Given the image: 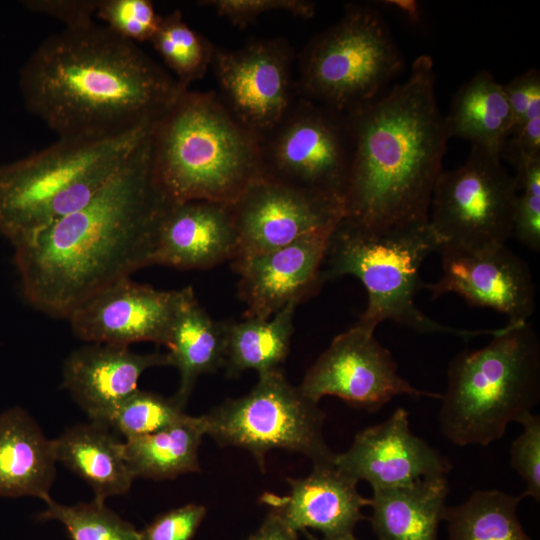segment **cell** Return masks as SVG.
I'll return each instance as SVG.
<instances>
[{
  "instance_id": "cell-16",
  "label": "cell",
  "mask_w": 540,
  "mask_h": 540,
  "mask_svg": "<svg viewBox=\"0 0 540 540\" xmlns=\"http://www.w3.org/2000/svg\"><path fill=\"white\" fill-rule=\"evenodd\" d=\"M180 296L181 289L158 290L126 277L83 302L67 319L74 335L89 343L168 347Z\"/></svg>"
},
{
  "instance_id": "cell-1",
  "label": "cell",
  "mask_w": 540,
  "mask_h": 540,
  "mask_svg": "<svg viewBox=\"0 0 540 540\" xmlns=\"http://www.w3.org/2000/svg\"><path fill=\"white\" fill-rule=\"evenodd\" d=\"M170 203L153 174L150 131L87 204L15 246L28 302L67 318L104 288L151 265L158 225Z\"/></svg>"
},
{
  "instance_id": "cell-2",
  "label": "cell",
  "mask_w": 540,
  "mask_h": 540,
  "mask_svg": "<svg viewBox=\"0 0 540 540\" xmlns=\"http://www.w3.org/2000/svg\"><path fill=\"white\" fill-rule=\"evenodd\" d=\"M27 109L60 139H96L153 125L187 89L105 25L48 36L20 71Z\"/></svg>"
},
{
  "instance_id": "cell-35",
  "label": "cell",
  "mask_w": 540,
  "mask_h": 540,
  "mask_svg": "<svg viewBox=\"0 0 540 540\" xmlns=\"http://www.w3.org/2000/svg\"><path fill=\"white\" fill-rule=\"evenodd\" d=\"M198 3L211 8L218 16L238 27H245L260 15L272 11H282L304 19L315 14V3L305 0H205Z\"/></svg>"
},
{
  "instance_id": "cell-33",
  "label": "cell",
  "mask_w": 540,
  "mask_h": 540,
  "mask_svg": "<svg viewBox=\"0 0 540 540\" xmlns=\"http://www.w3.org/2000/svg\"><path fill=\"white\" fill-rule=\"evenodd\" d=\"M518 195L515 204L513 236L528 249L540 250V157L514 166Z\"/></svg>"
},
{
  "instance_id": "cell-39",
  "label": "cell",
  "mask_w": 540,
  "mask_h": 540,
  "mask_svg": "<svg viewBox=\"0 0 540 540\" xmlns=\"http://www.w3.org/2000/svg\"><path fill=\"white\" fill-rule=\"evenodd\" d=\"M99 0H32L25 5L32 11L54 17L65 28H77L93 23Z\"/></svg>"
},
{
  "instance_id": "cell-13",
  "label": "cell",
  "mask_w": 540,
  "mask_h": 540,
  "mask_svg": "<svg viewBox=\"0 0 540 540\" xmlns=\"http://www.w3.org/2000/svg\"><path fill=\"white\" fill-rule=\"evenodd\" d=\"M292 49L283 39L253 41L238 49L214 48V70L222 102L261 141L294 104Z\"/></svg>"
},
{
  "instance_id": "cell-15",
  "label": "cell",
  "mask_w": 540,
  "mask_h": 540,
  "mask_svg": "<svg viewBox=\"0 0 540 540\" xmlns=\"http://www.w3.org/2000/svg\"><path fill=\"white\" fill-rule=\"evenodd\" d=\"M440 278L425 287L432 299L461 296L471 306L504 314L508 324L528 322L535 311L536 290L528 264L506 244L481 249L441 245Z\"/></svg>"
},
{
  "instance_id": "cell-34",
  "label": "cell",
  "mask_w": 540,
  "mask_h": 540,
  "mask_svg": "<svg viewBox=\"0 0 540 540\" xmlns=\"http://www.w3.org/2000/svg\"><path fill=\"white\" fill-rule=\"evenodd\" d=\"M95 16L111 31L134 43L150 41L162 17L149 0H99Z\"/></svg>"
},
{
  "instance_id": "cell-5",
  "label": "cell",
  "mask_w": 540,
  "mask_h": 540,
  "mask_svg": "<svg viewBox=\"0 0 540 540\" xmlns=\"http://www.w3.org/2000/svg\"><path fill=\"white\" fill-rule=\"evenodd\" d=\"M540 400V342L529 322L507 324L491 341L449 363L438 414L440 431L457 446H487Z\"/></svg>"
},
{
  "instance_id": "cell-18",
  "label": "cell",
  "mask_w": 540,
  "mask_h": 540,
  "mask_svg": "<svg viewBox=\"0 0 540 540\" xmlns=\"http://www.w3.org/2000/svg\"><path fill=\"white\" fill-rule=\"evenodd\" d=\"M335 229L317 231L280 248L232 260L239 275L243 318L268 319L290 303L299 304L322 283V265Z\"/></svg>"
},
{
  "instance_id": "cell-10",
  "label": "cell",
  "mask_w": 540,
  "mask_h": 540,
  "mask_svg": "<svg viewBox=\"0 0 540 540\" xmlns=\"http://www.w3.org/2000/svg\"><path fill=\"white\" fill-rule=\"evenodd\" d=\"M518 186L499 156L472 146L464 164L442 171L435 184L428 223L441 245L481 249L513 236Z\"/></svg>"
},
{
  "instance_id": "cell-29",
  "label": "cell",
  "mask_w": 540,
  "mask_h": 540,
  "mask_svg": "<svg viewBox=\"0 0 540 540\" xmlns=\"http://www.w3.org/2000/svg\"><path fill=\"white\" fill-rule=\"evenodd\" d=\"M523 498L499 490L475 491L463 503L446 507L448 540H532L517 506Z\"/></svg>"
},
{
  "instance_id": "cell-37",
  "label": "cell",
  "mask_w": 540,
  "mask_h": 540,
  "mask_svg": "<svg viewBox=\"0 0 540 540\" xmlns=\"http://www.w3.org/2000/svg\"><path fill=\"white\" fill-rule=\"evenodd\" d=\"M206 515L200 504H186L157 516L140 531L141 540H192Z\"/></svg>"
},
{
  "instance_id": "cell-36",
  "label": "cell",
  "mask_w": 540,
  "mask_h": 540,
  "mask_svg": "<svg viewBox=\"0 0 540 540\" xmlns=\"http://www.w3.org/2000/svg\"><path fill=\"white\" fill-rule=\"evenodd\" d=\"M520 424L522 433L513 441L510 449V466L525 483L522 498L532 497L540 501V416L531 413Z\"/></svg>"
},
{
  "instance_id": "cell-7",
  "label": "cell",
  "mask_w": 540,
  "mask_h": 540,
  "mask_svg": "<svg viewBox=\"0 0 540 540\" xmlns=\"http://www.w3.org/2000/svg\"><path fill=\"white\" fill-rule=\"evenodd\" d=\"M442 242L429 223L383 231L368 230L344 219L333 231L322 270L323 280L351 275L367 292L359 322L375 328L393 321L420 333H446L463 338L495 335L498 329L466 330L441 324L415 303L420 269Z\"/></svg>"
},
{
  "instance_id": "cell-11",
  "label": "cell",
  "mask_w": 540,
  "mask_h": 540,
  "mask_svg": "<svg viewBox=\"0 0 540 540\" xmlns=\"http://www.w3.org/2000/svg\"><path fill=\"white\" fill-rule=\"evenodd\" d=\"M352 149L347 113L302 98L261 141L265 176L343 199Z\"/></svg>"
},
{
  "instance_id": "cell-40",
  "label": "cell",
  "mask_w": 540,
  "mask_h": 540,
  "mask_svg": "<svg viewBox=\"0 0 540 540\" xmlns=\"http://www.w3.org/2000/svg\"><path fill=\"white\" fill-rule=\"evenodd\" d=\"M253 536L255 540H299L297 532L287 527L272 511Z\"/></svg>"
},
{
  "instance_id": "cell-19",
  "label": "cell",
  "mask_w": 540,
  "mask_h": 540,
  "mask_svg": "<svg viewBox=\"0 0 540 540\" xmlns=\"http://www.w3.org/2000/svg\"><path fill=\"white\" fill-rule=\"evenodd\" d=\"M232 204L207 200L170 203L156 233L151 265L209 269L237 253Z\"/></svg>"
},
{
  "instance_id": "cell-23",
  "label": "cell",
  "mask_w": 540,
  "mask_h": 540,
  "mask_svg": "<svg viewBox=\"0 0 540 540\" xmlns=\"http://www.w3.org/2000/svg\"><path fill=\"white\" fill-rule=\"evenodd\" d=\"M57 462L83 479L94 499L105 502L126 494L136 479L127 463L125 443L98 421L75 425L53 439Z\"/></svg>"
},
{
  "instance_id": "cell-6",
  "label": "cell",
  "mask_w": 540,
  "mask_h": 540,
  "mask_svg": "<svg viewBox=\"0 0 540 540\" xmlns=\"http://www.w3.org/2000/svg\"><path fill=\"white\" fill-rule=\"evenodd\" d=\"M153 125L105 138H58L0 165V232L15 247L83 207L127 163Z\"/></svg>"
},
{
  "instance_id": "cell-8",
  "label": "cell",
  "mask_w": 540,
  "mask_h": 540,
  "mask_svg": "<svg viewBox=\"0 0 540 540\" xmlns=\"http://www.w3.org/2000/svg\"><path fill=\"white\" fill-rule=\"evenodd\" d=\"M402 68L381 14L368 5H348L337 23L304 48L295 89L302 99L349 113L377 99Z\"/></svg>"
},
{
  "instance_id": "cell-3",
  "label": "cell",
  "mask_w": 540,
  "mask_h": 540,
  "mask_svg": "<svg viewBox=\"0 0 540 540\" xmlns=\"http://www.w3.org/2000/svg\"><path fill=\"white\" fill-rule=\"evenodd\" d=\"M347 115L353 149L344 220L374 231L427 223L449 140L432 58L417 57L403 83Z\"/></svg>"
},
{
  "instance_id": "cell-17",
  "label": "cell",
  "mask_w": 540,
  "mask_h": 540,
  "mask_svg": "<svg viewBox=\"0 0 540 540\" xmlns=\"http://www.w3.org/2000/svg\"><path fill=\"white\" fill-rule=\"evenodd\" d=\"M333 464L372 490L447 475L451 462L410 429L409 414L397 408L385 421L359 431L350 447L335 454Z\"/></svg>"
},
{
  "instance_id": "cell-12",
  "label": "cell",
  "mask_w": 540,
  "mask_h": 540,
  "mask_svg": "<svg viewBox=\"0 0 540 540\" xmlns=\"http://www.w3.org/2000/svg\"><path fill=\"white\" fill-rule=\"evenodd\" d=\"M361 322L337 335L308 369L301 392L319 403L335 396L349 405L375 412L399 395L441 399L442 394L412 386L398 372L391 352Z\"/></svg>"
},
{
  "instance_id": "cell-30",
  "label": "cell",
  "mask_w": 540,
  "mask_h": 540,
  "mask_svg": "<svg viewBox=\"0 0 540 540\" xmlns=\"http://www.w3.org/2000/svg\"><path fill=\"white\" fill-rule=\"evenodd\" d=\"M150 42L184 89L202 79L211 66L214 46L185 22L179 10L161 17Z\"/></svg>"
},
{
  "instance_id": "cell-42",
  "label": "cell",
  "mask_w": 540,
  "mask_h": 540,
  "mask_svg": "<svg viewBox=\"0 0 540 540\" xmlns=\"http://www.w3.org/2000/svg\"><path fill=\"white\" fill-rule=\"evenodd\" d=\"M246 540H255V538H254L253 535H251V536H249Z\"/></svg>"
},
{
  "instance_id": "cell-25",
  "label": "cell",
  "mask_w": 540,
  "mask_h": 540,
  "mask_svg": "<svg viewBox=\"0 0 540 540\" xmlns=\"http://www.w3.org/2000/svg\"><path fill=\"white\" fill-rule=\"evenodd\" d=\"M169 348L171 366L179 372L174 395L186 407L198 378L225 364L224 322H216L198 302L191 286L181 289Z\"/></svg>"
},
{
  "instance_id": "cell-22",
  "label": "cell",
  "mask_w": 540,
  "mask_h": 540,
  "mask_svg": "<svg viewBox=\"0 0 540 540\" xmlns=\"http://www.w3.org/2000/svg\"><path fill=\"white\" fill-rule=\"evenodd\" d=\"M53 440L21 407L0 414V497L49 500L56 475Z\"/></svg>"
},
{
  "instance_id": "cell-24",
  "label": "cell",
  "mask_w": 540,
  "mask_h": 540,
  "mask_svg": "<svg viewBox=\"0 0 540 540\" xmlns=\"http://www.w3.org/2000/svg\"><path fill=\"white\" fill-rule=\"evenodd\" d=\"M448 493L445 475L373 490L368 520L378 540H438Z\"/></svg>"
},
{
  "instance_id": "cell-32",
  "label": "cell",
  "mask_w": 540,
  "mask_h": 540,
  "mask_svg": "<svg viewBox=\"0 0 540 540\" xmlns=\"http://www.w3.org/2000/svg\"><path fill=\"white\" fill-rule=\"evenodd\" d=\"M46 504L47 508L38 519L61 522L71 540H141L140 532L109 509L105 502L94 499L63 505L50 498Z\"/></svg>"
},
{
  "instance_id": "cell-28",
  "label": "cell",
  "mask_w": 540,
  "mask_h": 540,
  "mask_svg": "<svg viewBox=\"0 0 540 540\" xmlns=\"http://www.w3.org/2000/svg\"><path fill=\"white\" fill-rule=\"evenodd\" d=\"M205 435L201 416L149 435L125 440V456L135 478L173 479L199 472V447Z\"/></svg>"
},
{
  "instance_id": "cell-9",
  "label": "cell",
  "mask_w": 540,
  "mask_h": 540,
  "mask_svg": "<svg viewBox=\"0 0 540 540\" xmlns=\"http://www.w3.org/2000/svg\"><path fill=\"white\" fill-rule=\"evenodd\" d=\"M205 435L221 447L248 451L261 470L268 452L282 449L302 454L313 465L332 464L319 403L293 386L281 370L259 375L245 395L227 399L202 415Z\"/></svg>"
},
{
  "instance_id": "cell-27",
  "label": "cell",
  "mask_w": 540,
  "mask_h": 540,
  "mask_svg": "<svg viewBox=\"0 0 540 540\" xmlns=\"http://www.w3.org/2000/svg\"><path fill=\"white\" fill-rule=\"evenodd\" d=\"M296 307L290 303L268 319L224 322L228 377H238L246 370H255L258 375L280 370L290 350Z\"/></svg>"
},
{
  "instance_id": "cell-26",
  "label": "cell",
  "mask_w": 540,
  "mask_h": 540,
  "mask_svg": "<svg viewBox=\"0 0 540 540\" xmlns=\"http://www.w3.org/2000/svg\"><path fill=\"white\" fill-rule=\"evenodd\" d=\"M444 120L449 139L462 138L499 157L513 128L503 86L487 70L478 71L457 90Z\"/></svg>"
},
{
  "instance_id": "cell-38",
  "label": "cell",
  "mask_w": 540,
  "mask_h": 540,
  "mask_svg": "<svg viewBox=\"0 0 540 540\" xmlns=\"http://www.w3.org/2000/svg\"><path fill=\"white\" fill-rule=\"evenodd\" d=\"M502 86L512 112V136L525 121L540 116V72L531 68Z\"/></svg>"
},
{
  "instance_id": "cell-20",
  "label": "cell",
  "mask_w": 540,
  "mask_h": 540,
  "mask_svg": "<svg viewBox=\"0 0 540 540\" xmlns=\"http://www.w3.org/2000/svg\"><path fill=\"white\" fill-rule=\"evenodd\" d=\"M286 481L288 494L264 493L261 501L295 532L311 528L324 538H334L353 533L357 523L366 519L362 509L370 506V498L358 492V481L333 463L313 465L306 477Z\"/></svg>"
},
{
  "instance_id": "cell-31",
  "label": "cell",
  "mask_w": 540,
  "mask_h": 540,
  "mask_svg": "<svg viewBox=\"0 0 540 540\" xmlns=\"http://www.w3.org/2000/svg\"><path fill=\"white\" fill-rule=\"evenodd\" d=\"M175 397L137 389L122 400L103 422L125 440L156 433L171 427L189 415Z\"/></svg>"
},
{
  "instance_id": "cell-21",
  "label": "cell",
  "mask_w": 540,
  "mask_h": 540,
  "mask_svg": "<svg viewBox=\"0 0 540 540\" xmlns=\"http://www.w3.org/2000/svg\"><path fill=\"white\" fill-rule=\"evenodd\" d=\"M171 365L168 353L139 354L129 346L90 343L74 350L63 365V386L90 420L104 422L138 389L149 368Z\"/></svg>"
},
{
  "instance_id": "cell-41",
  "label": "cell",
  "mask_w": 540,
  "mask_h": 540,
  "mask_svg": "<svg viewBox=\"0 0 540 540\" xmlns=\"http://www.w3.org/2000/svg\"><path fill=\"white\" fill-rule=\"evenodd\" d=\"M307 537V540H359L357 539L353 533H350V534H346V535H342V536H338V537H334V538H322V539H318L314 536H312L311 534H309L306 531H303Z\"/></svg>"
},
{
  "instance_id": "cell-4",
  "label": "cell",
  "mask_w": 540,
  "mask_h": 540,
  "mask_svg": "<svg viewBox=\"0 0 540 540\" xmlns=\"http://www.w3.org/2000/svg\"><path fill=\"white\" fill-rule=\"evenodd\" d=\"M152 169L169 202L234 203L265 176L261 140L213 91L184 90L151 130Z\"/></svg>"
},
{
  "instance_id": "cell-14",
  "label": "cell",
  "mask_w": 540,
  "mask_h": 540,
  "mask_svg": "<svg viewBox=\"0 0 540 540\" xmlns=\"http://www.w3.org/2000/svg\"><path fill=\"white\" fill-rule=\"evenodd\" d=\"M232 208L238 236L234 259L280 248L317 231L335 229L345 217L342 197L267 176L253 182Z\"/></svg>"
}]
</instances>
